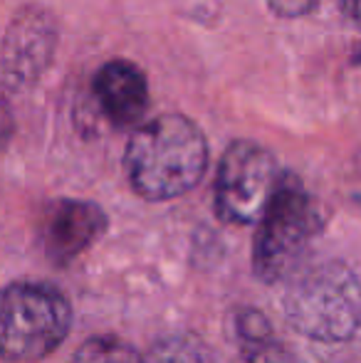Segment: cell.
Masks as SVG:
<instances>
[{
    "label": "cell",
    "instance_id": "cell-1",
    "mask_svg": "<svg viewBox=\"0 0 361 363\" xmlns=\"http://www.w3.org/2000/svg\"><path fill=\"white\" fill-rule=\"evenodd\" d=\"M131 188L144 201H171L201 183L208 141L183 114H161L134 129L124 153Z\"/></svg>",
    "mask_w": 361,
    "mask_h": 363
},
{
    "label": "cell",
    "instance_id": "cell-2",
    "mask_svg": "<svg viewBox=\"0 0 361 363\" xmlns=\"http://www.w3.org/2000/svg\"><path fill=\"white\" fill-rule=\"evenodd\" d=\"M284 316L307 339L349 341L361 329V279L339 259L297 269L284 291Z\"/></svg>",
    "mask_w": 361,
    "mask_h": 363
},
{
    "label": "cell",
    "instance_id": "cell-3",
    "mask_svg": "<svg viewBox=\"0 0 361 363\" xmlns=\"http://www.w3.org/2000/svg\"><path fill=\"white\" fill-rule=\"evenodd\" d=\"M324 216L319 203L292 173H282L265 216L252 240V269L262 282L272 284L299 269L312 240L322 233Z\"/></svg>",
    "mask_w": 361,
    "mask_h": 363
},
{
    "label": "cell",
    "instance_id": "cell-4",
    "mask_svg": "<svg viewBox=\"0 0 361 363\" xmlns=\"http://www.w3.org/2000/svg\"><path fill=\"white\" fill-rule=\"evenodd\" d=\"M72 306L57 287L13 282L0 291V359L33 363L50 356L70 334Z\"/></svg>",
    "mask_w": 361,
    "mask_h": 363
},
{
    "label": "cell",
    "instance_id": "cell-5",
    "mask_svg": "<svg viewBox=\"0 0 361 363\" xmlns=\"http://www.w3.org/2000/svg\"><path fill=\"white\" fill-rule=\"evenodd\" d=\"M282 173L265 146L255 141H233L221 156L213 188V208L223 223H260L277 191Z\"/></svg>",
    "mask_w": 361,
    "mask_h": 363
},
{
    "label": "cell",
    "instance_id": "cell-6",
    "mask_svg": "<svg viewBox=\"0 0 361 363\" xmlns=\"http://www.w3.org/2000/svg\"><path fill=\"white\" fill-rule=\"evenodd\" d=\"M57 20L43 5L18 10L5 30L0 67L10 86H30L50 69L57 52Z\"/></svg>",
    "mask_w": 361,
    "mask_h": 363
},
{
    "label": "cell",
    "instance_id": "cell-7",
    "mask_svg": "<svg viewBox=\"0 0 361 363\" xmlns=\"http://www.w3.org/2000/svg\"><path fill=\"white\" fill-rule=\"evenodd\" d=\"M106 230V216L96 203L62 201L50 203L40 218V245L45 257L57 267L74 262L82 252L101 238Z\"/></svg>",
    "mask_w": 361,
    "mask_h": 363
},
{
    "label": "cell",
    "instance_id": "cell-8",
    "mask_svg": "<svg viewBox=\"0 0 361 363\" xmlns=\"http://www.w3.org/2000/svg\"><path fill=\"white\" fill-rule=\"evenodd\" d=\"M94 96L101 114L119 129H139L149 109V82L131 60H109L94 74Z\"/></svg>",
    "mask_w": 361,
    "mask_h": 363
},
{
    "label": "cell",
    "instance_id": "cell-9",
    "mask_svg": "<svg viewBox=\"0 0 361 363\" xmlns=\"http://www.w3.org/2000/svg\"><path fill=\"white\" fill-rule=\"evenodd\" d=\"M72 363H144V359L116 336H91L74 351Z\"/></svg>",
    "mask_w": 361,
    "mask_h": 363
},
{
    "label": "cell",
    "instance_id": "cell-10",
    "mask_svg": "<svg viewBox=\"0 0 361 363\" xmlns=\"http://www.w3.org/2000/svg\"><path fill=\"white\" fill-rule=\"evenodd\" d=\"M144 363H203V354L191 336H166L151 346Z\"/></svg>",
    "mask_w": 361,
    "mask_h": 363
},
{
    "label": "cell",
    "instance_id": "cell-11",
    "mask_svg": "<svg viewBox=\"0 0 361 363\" xmlns=\"http://www.w3.org/2000/svg\"><path fill=\"white\" fill-rule=\"evenodd\" d=\"M240 354L245 363H294L289 351L274 339V334L257 341H243Z\"/></svg>",
    "mask_w": 361,
    "mask_h": 363
},
{
    "label": "cell",
    "instance_id": "cell-12",
    "mask_svg": "<svg viewBox=\"0 0 361 363\" xmlns=\"http://www.w3.org/2000/svg\"><path fill=\"white\" fill-rule=\"evenodd\" d=\"M319 0H267V8L272 10L277 18H304L317 8Z\"/></svg>",
    "mask_w": 361,
    "mask_h": 363
},
{
    "label": "cell",
    "instance_id": "cell-13",
    "mask_svg": "<svg viewBox=\"0 0 361 363\" xmlns=\"http://www.w3.org/2000/svg\"><path fill=\"white\" fill-rule=\"evenodd\" d=\"M342 8L347 10L349 18L361 23V0H342Z\"/></svg>",
    "mask_w": 361,
    "mask_h": 363
},
{
    "label": "cell",
    "instance_id": "cell-14",
    "mask_svg": "<svg viewBox=\"0 0 361 363\" xmlns=\"http://www.w3.org/2000/svg\"><path fill=\"white\" fill-rule=\"evenodd\" d=\"M354 62H361V48L357 50V57H354Z\"/></svg>",
    "mask_w": 361,
    "mask_h": 363
}]
</instances>
